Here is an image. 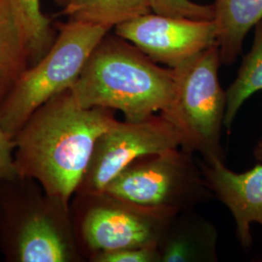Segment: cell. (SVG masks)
I'll return each mask as SVG.
<instances>
[{"label":"cell","instance_id":"obj_1","mask_svg":"<svg viewBox=\"0 0 262 262\" xmlns=\"http://www.w3.org/2000/svg\"><path fill=\"white\" fill-rule=\"evenodd\" d=\"M117 121L114 110L80 105L70 89L56 94L13 137L18 176L70 206L96 141Z\"/></svg>","mask_w":262,"mask_h":262},{"label":"cell","instance_id":"obj_2","mask_svg":"<svg viewBox=\"0 0 262 262\" xmlns=\"http://www.w3.org/2000/svg\"><path fill=\"white\" fill-rule=\"evenodd\" d=\"M70 91L83 107L120 111L125 121L139 122L168 107L175 73L130 42L107 33Z\"/></svg>","mask_w":262,"mask_h":262},{"label":"cell","instance_id":"obj_3","mask_svg":"<svg viewBox=\"0 0 262 262\" xmlns=\"http://www.w3.org/2000/svg\"><path fill=\"white\" fill-rule=\"evenodd\" d=\"M0 247L8 261L82 260L70 206L31 179H0Z\"/></svg>","mask_w":262,"mask_h":262},{"label":"cell","instance_id":"obj_4","mask_svg":"<svg viewBox=\"0 0 262 262\" xmlns=\"http://www.w3.org/2000/svg\"><path fill=\"white\" fill-rule=\"evenodd\" d=\"M109 31L70 19L57 26L55 42L47 54L24 72L0 107V125L11 138L40 106L72 88Z\"/></svg>","mask_w":262,"mask_h":262},{"label":"cell","instance_id":"obj_5","mask_svg":"<svg viewBox=\"0 0 262 262\" xmlns=\"http://www.w3.org/2000/svg\"><path fill=\"white\" fill-rule=\"evenodd\" d=\"M220 50L215 44L174 69L175 94L161 114L181 136V148L199 154L204 161L224 160L222 129L226 96L219 68Z\"/></svg>","mask_w":262,"mask_h":262},{"label":"cell","instance_id":"obj_6","mask_svg":"<svg viewBox=\"0 0 262 262\" xmlns=\"http://www.w3.org/2000/svg\"><path fill=\"white\" fill-rule=\"evenodd\" d=\"M206 189L192 154L176 148L134 160L103 192L136 206L178 215L202 201Z\"/></svg>","mask_w":262,"mask_h":262},{"label":"cell","instance_id":"obj_7","mask_svg":"<svg viewBox=\"0 0 262 262\" xmlns=\"http://www.w3.org/2000/svg\"><path fill=\"white\" fill-rule=\"evenodd\" d=\"M74 196V211H70L76 239L89 257L129 248H159L177 215L136 206L104 192Z\"/></svg>","mask_w":262,"mask_h":262},{"label":"cell","instance_id":"obj_8","mask_svg":"<svg viewBox=\"0 0 262 262\" xmlns=\"http://www.w3.org/2000/svg\"><path fill=\"white\" fill-rule=\"evenodd\" d=\"M176 148H181V136L161 114L139 122L117 121L96 141L75 194L102 193L113 179L134 160Z\"/></svg>","mask_w":262,"mask_h":262},{"label":"cell","instance_id":"obj_9","mask_svg":"<svg viewBox=\"0 0 262 262\" xmlns=\"http://www.w3.org/2000/svg\"><path fill=\"white\" fill-rule=\"evenodd\" d=\"M115 34L130 42L155 62L175 68L216 44L214 19L145 14L117 26Z\"/></svg>","mask_w":262,"mask_h":262},{"label":"cell","instance_id":"obj_10","mask_svg":"<svg viewBox=\"0 0 262 262\" xmlns=\"http://www.w3.org/2000/svg\"><path fill=\"white\" fill-rule=\"evenodd\" d=\"M209 188L233 215L236 235L244 249L253 244L252 225H262V163L242 173L227 168L224 160L200 164Z\"/></svg>","mask_w":262,"mask_h":262},{"label":"cell","instance_id":"obj_11","mask_svg":"<svg viewBox=\"0 0 262 262\" xmlns=\"http://www.w3.org/2000/svg\"><path fill=\"white\" fill-rule=\"evenodd\" d=\"M215 226L189 211L176 215L159 244L160 262L216 261Z\"/></svg>","mask_w":262,"mask_h":262},{"label":"cell","instance_id":"obj_12","mask_svg":"<svg viewBox=\"0 0 262 262\" xmlns=\"http://www.w3.org/2000/svg\"><path fill=\"white\" fill-rule=\"evenodd\" d=\"M216 45L223 64L231 66L249 31L262 19V0H215Z\"/></svg>","mask_w":262,"mask_h":262},{"label":"cell","instance_id":"obj_13","mask_svg":"<svg viewBox=\"0 0 262 262\" xmlns=\"http://www.w3.org/2000/svg\"><path fill=\"white\" fill-rule=\"evenodd\" d=\"M30 66L28 42L9 0H0V107Z\"/></svg>","mask_w":262,"mask_h":262},{"label":"cell","instance_id":"obj_14","mask_svg":"<svg viewBox=\"0 0 262 262\" xmlns=\"http://www.w3.org/2000/svg\"><path fill=\"white\" fill-rule=\"evenodd\" d=\"M70 20L112 29L150 13V0H55Z\"/></svg>","mask_w":262,"mask_h":262},{"label":"cell","instance_id":"obj_15","mask_svg":"<svg viewBox=\"0 0 262 262\" xmlns=\"http://www.w3.org/2000/svg\"><path fill=\"white\" fill-rule=\"evenodd\" d=\"M262 91V19L254 27V37L251 51L244 56L234 82L225 92L224 126L228 131L235 118L248 98Z\"/></svg>","mask_w":262,"mask_h":262},{"label":"cell","instance_id":"obj_16","mask_svg":"<svg viewBox=\"0 0 262 262\" xmlns=\"http://www.w3.org/2000/svg\"><path fill=\"white\" fill-rule=\"evenodd\" d=\"M28 42L30 66L36 63L55 42L51 21L41 9V0H9Z\"/></svg>","mask_w":262,"mask_h":262},{"label":"cell","instance_id":"obj_17","mask_svg":"<svg viewBox=\"0 0 262 262\" xmlns=\"http://www.w3.org/2000/svg\"><path fill=\"white\" fill-rule=\"evenodd\" d=\"M150 10L159 15L193 19H214L213 5H202L191 0H150Z\"/></svg>","mask_w":262,"mask_h":262},{"label":"cell","instance_id":"obj_18","mask_svg":"<svg viewBox=\"0 0 262 262\" xmlns=\"http://www.w3.org/2000/svg\"><path fill=\"white\" fill-rule=\"evenodd\" d=\"M90 258L94 262H160L158 247L122 249L96 253Z\"/></svg>","mask_w":262,"mask_h":262},{"label":"cell","instance_id":"obj_19","mask_svg":"<svg viewBox=\"0 0 262 262\" xmlns=\"http://www.w3.org/2000/svg\"><path fill=\"white\" fill-rule=\"evenodd\" d=\"M15 143L0 125V179L14 180L18 173L14 159Z\"/></svg>","mask_w":262,"mask_h":262},{"label":"cell","instance_id":"obj_20","mask_svg":"<svg viewBox=\"0 0 262 262\" xmlns=\"http://www.w3.org/2000/svg\"><path fill=\"white\" fill-rule=\"evenodd\" d=\"M256 152H257V156L260 157V155L262 156V143L259 145V147L256 149Z\"/></svg>","mask_w":262,"mask_h":262}]
</instances>
